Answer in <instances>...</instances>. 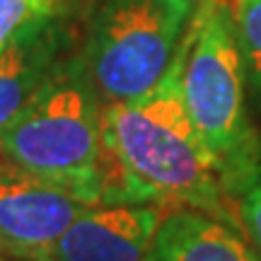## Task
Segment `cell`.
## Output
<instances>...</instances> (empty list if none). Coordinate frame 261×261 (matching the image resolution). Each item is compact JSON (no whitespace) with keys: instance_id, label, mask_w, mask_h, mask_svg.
Instances as JSON below:
<instances>
[{"instance_id":"obj_7","label":"cell","mask_w":261,"mask_h":261,"mask_svg":"<svg viewBox=\"0 0 261 261\" xmlns=\"http://www.w3.org/2000/svg\"><path fill=\"white\" fill-rule=\"evenodd\" d=\"M70 32L58 19L24 32L0 48V133L24 112L65 58Z\"/></svg>"},{"instance_id":"obj_11","label":"cell","mask_w":261,"mask_h":261,"mask_svg":"<svg viewBox=\"0 0 261 261\" xmlns=\"http://www.w3.org/2000/svg\"><path fill=\"white\" fill-rule=\"evenodd\" d=\"M232 203L234 211H237V218H240V225H242L244 237L252 242V247L261 256V145L256 162L249 169L242 187L237 189Z\"/></svg>"},{"instance_id":"obj_3","label":"cell","mask_w":261,"mask_h":261,"mask_svg":"<svg viewBox=\"0 0 261 261\" xmlns=\"http://www.w3.org/2000/svg\"><path fill=\"white\" fill-rule=\"evenodd\" d=\"M181 92L189 119L215 160L227 196L234 198L256 162L261 136L247 112V80L230 0H203L191 19Z\"/></svg>"},{"instance_id":"obj_8","label":"cell","mask_w":261,"mask_h":261,"mask_svg":"<svg viewBox=\"0 0 261 261\" xmlns=\"http://www.w3.org/2000/svg\"><path fill=\"white\" fill-rule=\"evenodd\" d=\"M143 261H261L240 230L211 215L177 208L167 211Z\"/></svg>"},{"instance_id":"obj_12","label":"cell","mask_w":261,"mask_h":261,"mask_svg":"<svg viewBox=\"0 0 261 261\" xmlns=\"http://www.w3.org/2000/svg\"><path fill=\"white\" fill-rule=\"evenodd\" d=\"M0 261H5V259H3V256H0Z\"/></svg>"},{"instance_id":"obj_2","label":"cell","mask_w":261,"mask_h":261,"mask_svg":"<svg viewBox=\"0 0 261 261\" xmlns=\"http://www.w3.org/2000/svg\"><path fill=\"white\" fill-rule=\"evenodd\" d=\"M0 160L15 174L54 184L87 205H102V102L80 56L63 58L0 133Z\"/></svg>"},{"instance_id":"obj_10","label":"cell","mask_w":261,"mask_h":261,"mask_svg":"<svg viewBox=\"0 0 261 261\" xmlns=\"http://www.w3.org/2000/svg\"><path fill=\"white\" fill-rule=\"evenodd\" d=\"M70 0H0V48L24 32L58 19Z\"/></svg>"},{"instance_id":"obj_4","label":"cell","mask_w":261,"mask_h":261,"mask_svg":"<svg viewBox=\"0 0 261 261\" xmlns=\"http://www.w3.org/2000/svg\"><path fill=\"white\" fill-rule=\"evenodd\" d=\"M194 0H102L80 58L104 104L152 92L184 46Z\"/></svg>"},{"instance_id":"obj_1","label":"cell","mask_w":261,"mask_h":261,"mask_svg":"<svg viewBox=\"0 0 261 261\" xmlns=\"http://www.w3.org/2000/svg\"><path fill=\"white\" fill-rule=\"evenodd\" d=\"M187 46L189 34L152 92L102 107V205L189 208L242 232L215 160L184 107L181 70Z\"/></svg>"},{"instance_id":"obj_5","label":"cell","mask_w":261,"mask_h":261,"mask_svg":"<svg viewBox=\"0 0 261 261\" xmlns=\"http://www.w3.org/2000/svg\"><path fill=\"white\" fill-rule=\"evenodd\" d=\"M87 208L54 184L0 174V254L37 261Z\"/></svg>"},{"instance_id":"obj_6","label":"cell","mask_w":261,"mask_h":261,"mask_svg":"<svg viewBox=\"0 0 261 261\" xmlns=\"http://www.w3.org/2000/svg\"><path fill=\"white\" fill-rule=\"evenodd\" d=\"M165 213L160 205H92L37 261H143Z\"/></svg>"},{"instance_id":"obj_9","label":"cell","mask_w":261,"mask_h":261,"mask_svg":"<svg viewBox=\"0 0 261 261\" xmlns=\"http://www.w3.org/2000/svg\"><path fill=\"white\" fill-rule=\"evenodd\" d=\"M232 19L247 92L261 107V0H234Z\"/></svg>"}]
</instances>
